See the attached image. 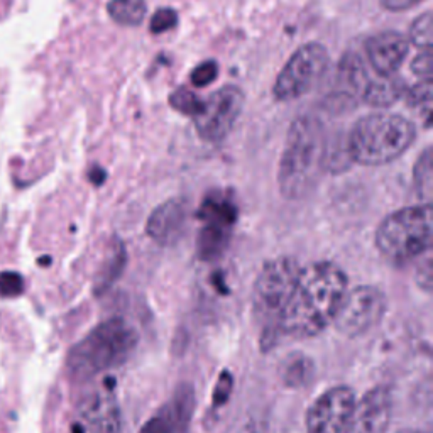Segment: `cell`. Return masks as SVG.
I'll return each mask as SVG.
<instances>
[{
    "instance_id": "6da1fadb",
    "label": "cell",
    "mask_w": 433,
    "mask_h": 433,
    "mask_svg": "<svg viewBox=\"0 0 433 433\" xmlns=\"http://www.w3.org/2000/svg\"><path fill=\"white\" fill-rule=\"evenodd\" d=\"M349 279L334 262H313L302 268L287 307L278 320V332L289 337H315L334 324Z\"/></svg>"
},
{
    "instance_id": "7a4b0ae2",
    "label": "cell",
    "mask_w": 433,
    "mask_h": 433,
    "mask_svg": "<svg viewBox=\"0 0 433 433\" xmlns=\"http://www.w3.org/2000/svg\"><path fill=\"white\" fill-rule=\"evenodd\" d=\"M325 131L319 119L299 117L293 122L281 158L278 183L281 195L298 200L310 193L325 171Z\"/></svg>"
},
{
    "instance_id": "3957f363",
    "label": "cell",
    "mask_w": 433,
    "mask_h": 433,
    "mask_svg": "<svg viewBox=\"0 0 433 433\" xmlns=\"http://www.w3.org/2000/svg\"><path fill=\"white\" fill-rule=\"evenodd\" d=\"M137 345L134 327L121 317L96 325L71 347L66 359L68 376L73 381H89L122 366Z\"/></svg>"
},
{
    "instance_id": "277c9868",
    "label": "cell",
    "mask_w": 433,
    "mask_h": 433,
    "mask_svg": "<svg viewBox=\"0 0 433 433\" xmlns=\"http://www.w3.org/2000/svg\"><path fill=\"white\" fill-rule=\"evenodd\" d=\"M417 137V127L398 114H371L359 119L347 139V156L362 166H382L398 159Z\"/></svg>"
},
{
    "instance_id": "5b68a950",
    "label": "cell",
    "mask_w": 433,
    "mask_h": 433,
    "mask_svg": "<svg viewBox=\"0 0 433 433\" xmlns=\"http://www.w3.org/2000/svg\"><path fill=\"white\" fill-rule=\"evenodd\" d=\"M432 236V206H408L388 215L379 224L376 230V247L386 259L402 264L428 252Z\"/></svg>"
},
{
    "instance_id": "8992f818",
    "label": "cell",
    "mask_w": 433,
    "mask_h": 433,
    "mask_svg": "<svg viewBox=\"0 0 433 433\" xmlns=\"http://www.w3.org/2000/svg\"><path fill=\"white\" fill-rule=\"evenodd\" d=\"M302 268L293 257H278L266 262L252 293V305L257 317L268 324V334L278 330V320L292 297Z\"/></svg>"
},
{
    "instance_id": "52a82bcc",
    "label": "cell",
    "mask_w": 433,
    "mask_h": 433,
    "mask_svg": "<svg viewBox=\"0 0 433 433\" xmlns=\"http://www.w3.org/2000/svg\"><path fill=\"white\" fill-rule=\"evenodd\" d=\"M330 54L325 46L308 43L298 49L276 78L274 96L281 102H292L307 95L319 85L329 70Z\"/></svg>"
},
{
    "instance_id": "ba28073f",
    "label": "cell",
    "mask_w": 433,
    "mask_h": 433,
    "mask_svg": "<svg viewBox=\"0 0 433 433\" xmlns=\"http://www.w3.org/2000/svg\"><path fill=\"white\" fill-rule=\"evenodd\" d=\"M386 294L379 288L364 284L347 289L332 325L345 337L356 339L379 324L386 313Z\"/></svg>"
},
{
    "instance_id": "9c48e42d",
    "label": "cell",
    "mask_w": 433,
    "mask_h": 433,
    "mask_svg": "<svg viewBox=\"0 0 433 433\" xmlns=\"http://www.w3.org/2000/svg\"><path fill=\"white\" fill-rule=\"evenodd\" d=\"M244 107V94L237 86H224L201 102L193 117L198 136L206 142H220L237 122Z\"/></svg>"
},
{
    "instance_id": "30bf717a",
    "label": "cell",
    "mask_w": 433,
    "mask_h": 433,
    "mask_svg": "<svg viewBox=\"0 0 433 433\" xmlns=\"http://www.w3.org/2000/svg\"><path fill=\"white\" fill-rule=\"evenodd\" d=\"M356 393L349 386L324 391L307 412V433H344L356 407Z\"/></svg>"
},
{
    "instance_id": "8fae6325",
    "label": "cell",
    "mask_w": 433,
    "mask_h": 433,
    "mask_svg": "<svg viewBox=\"0 0 433 433\" xmlns=\"http://www.w3.org/2000/svg\"><path fill=\"white\" fill-rule=\"evenodd\" d=\"M195 413V391L188 382L179 384L171 398L142 425L139 433H190Z\"/></svg>"
},
{
    "instance_id": "7c38bea8",
    "label": "cell",
    "mask_w": 433,
    "mask_h": 433,
    "mask_svg": "<svg viewBox=\"0 0 433 433\" xmlns=\"http://www.w3.org/2000/svg\"><path fill=\"white\" fill-rule=\"evenodd\" d=\"M393 417V398L388 388L376 386L356 402L344 433H386Z\"/></svg>"
},
{
    "instance_id": "4fadbf2b",
    "label": "cell",
    "mask_w": 433,
    "mask_h": 433,
    "mask_svg": "<svg viewBox=\"0 0 433 433\" xmlns=\"http://www.w3.org/2000/svg\"><path fill=\"white\" fill-rule=\"evenodd\" d=\"M78 413L83 428L89 433H121L122 414L112 391H91L81 399Z\"/></svg>"
},
{
    "instance_id": "5bb4252c",
    "label": "cell",
    "mask_w": 433,
    "mask_h": 433,
    "mask_svg": "<svg viewBox=\"0 0 433 433\" xmlns=\"http://www.w3.org/2000/svg\"><path fill=\"white\" fill-rule=\"evenodd\" d=\"M409 43L399 32H381L367 39L366 53L379 76L394 75L408 56Z\"/></svg>"
},
{
    "instance_id": "9a60e30c",
    "label": "cell",
    "mask_w": 433,
    "mask_h": 433,
    "mask_svg": "<svg viewBox=\"0 0 433 433\" xmlns=\"http://www.w3.org/2000/svg\"><path fill=\"white\" fill-rule=\"evenodd\" d=\"M186 222V205L185 201L173 200L159 205L149 219H147L146 230L149 237L159 244H171L181 236Z\"/></svg>"
},
{
    "instance_id": "2e32d148",
    "label": "cell",
    "mask_w": 433,
    "mask_h": 433,
    "mask_svg": "<svg viewBox=\"0 0 433 433\" xmlns=\"http://www.w3.org/2000/svg\"><path fill=\"white\" fill-rule=\"evenodd\" d=\"M237 209L234 205L232 198L222 193L209 195L198 210V219L204 220L205 225H215V227L229 229L236 222Z\"/></svg>"
},
{
    "instance_id": "e0dca14e",
    "label": "cell",
    "mask_w": 433,
    "mask_h": 433,
    "mask_svg": "<svg viewBox=\"0 0 433 433\" xmlns=\"http://www.w3.org/2000/svg\"><path fill=\"white\" fill-rule=\"evenodd\" d=\"M404 81L396 75L379 76L376 80H369L364 90L362 99L372 107H389L396 100L404 95Z\"/></svg>"
},
{
    "instance_id": "ac0fdd59",
    "label": "cell",
    "mask_w": 433,
    "mask_h": 433,
    "mask_svg": "<svg viewBox=\"0 0 433 433\" xmlns=\"http://www.w3.org/2000/svg\"><path fill=\"white\" fill-rule=\"evenodd\" d=\"M337 75H339L340 89H344L340 91V95L362 96L369 78H367V70L364 68L362 59L359 58L357 54L354 53L345 54L342 61H340Z\"/></svg>"
},
{
    "instance_id": "d6986e66",
    "label": "cell",
    "mask_w": 433,
    "mask_h": 433,
    "mask_svg": "<svg viewBox=\"0 0 433 433\" xmlns=\"http://www.w3.org/2000/svg\"><path fill=\"white\" fill-rule=\"evenodd\" d=\"M107 11L117 24L136 27L144 21L147 7L146 0H110Z\"/></svg>"
},
{
    "instance_id": "ffe728a7",
    "label": "cell",
    "mask_w": 433,
    "mask_h": 433,
    "mask_svg": "<svg viewBox=\"0 0 433 433\" xmlns=\"http://www.w3.org/2000/svg\"><path fill=\"white\" fill-rule=\"evenodd\" d=\"M414 188L418 196L423 200V205H430L433 191V156L432 147H427L414 166Z\"/></svg>"
},
{
    "instance_id": "44dd1931",
    "label": "cell",
    "mask_w": 433,
    "mask_h": 433,
    "mask_svg": "<svg viewBox=\"0 0 433 433\" xmlns=\"http://www.w3.org/2000/svg\"><path fill=\"white\" fill-rule=\"evenodd\" d=\"M229 229L215 227V225H204L198 234V252L205 259L219 256L227 246Z\"/></svg>"
},
{
    "instance_id": "7402d4cb",
    "label": "cell",
    "mask_w": 433,
    "mask_h": 433,
    "mask_svg": "<svg viewBox=\"0 0 433 433\" xmlns=\"http://www.w3.org/2000/svg\"><path fill=\"white\" fill-rule=\"evenodd\" d=\"M432 102H433L432 80H420L418 85L409 89L407 95L408 107L412 109L414 114H418L420 117L425 119L427 122H430L432 117Z\"/></svg>"
},
{
    "instance_id": "603a6c76",
    "label": "cell",
    "mask_w": 433,
    "mask_h": 433,
    "mask_svg": "<svg viewBox=\"0 0 433 433\" xmlns=\"http://www.w3.org/2000/svg\"><path fill=\"white\" fill-rule=\"evenodd\" d=\"M433 38V16L430 11L423 12L420 17H417L409 27V39L413 44H417L422 49H432Z\"/></svg>"
},
{
    "instance_id": "cb8c5ba5",
    "label": "cell",
    "mask_w": 433,
    "mask_h": 433,
    "mask_svg": "<svg viewBox=\"0 0 433 433\" xmlns=\"http://www.w3.org/2000/svg\"><path fill=\"white\" fill-rule=\"evenodd\" d=\"M169 105L178 112L195 117L201 107V100L188 89H176L169 95Z\"/></svg>"
},
{
    "instance_id": "d4e9b609",
    "label": "cell",
    "mask_w": 433,
    "mask_h": 433,
    "mask_svg": "<svg viewBox=\"0 0 433 433\" xmlns=\"http://www.w3.org/2000/svg\"><path fill=\"white\" fill-rule=\"evenodd\" d=\"M24 278L16 271H4L0 273V297L16 298L24 293Z\"/></svg>"
},
{
    "instance_id": "484cf974",
    "label": "cell",
    "mask_w": 433,
    "mask_h": 433,
    "mask_svg": "<svg viewBox=\"0 0 433 433\" xmlns=\"http://www.w3.org/2000/svg\"><path fill=\"white\" fill-rule=\"evenodd\" d=\"M176 22H178L176 11L171 7H164V9H159V11H156L154 16L151 17L149 29L153 34H161V32L173 29V27L176 26Z\"/></svg>"
},
{
    "instance_id": "4316f807",
    "label": "cell",
    "mask_w": 433,
    "mask_h": 433,
    "mask_svg": "<svg viewBox=\"0 0 433 433\" xmlns=\"http://www.w3.org/2000/svg\"><path fill=\"white\" fill-rule=\"evenodd\" d=\"M216 73H219V66L210 59V61L198 64L195 70L191 71V83L195 86H206L215 80Z\"/></svg>"
},
{
    "instance_id": "83f0119b",
    "label": "cell",
    "mask_w": 433,
    "mask_h": 433,
    "mask_svg": "<svg viewBox=\"0 0 433 433\" xmlns=\"http://www.w3.org/2000/svg\"><path fill=\"white\" fill-rule=\"evenodd\" d=\"M432 49H422L412 61V71L422 80H432Z\"/></svg>"
},
{
    "instance_id": "f1b7e54d",
    "label": "cell",
    "mask_w": 433,
    "mask_h": 433,
    "mask_svg": "<svg viewBox=\"0 0 433 433\" xmlns=\"http://www.w3.org/2000/svg\"><path fill=\"white\" fill-rule=\"evenodd\" d=\"M382 4V7L388 9V11L393 12H402L407 11V9H412L417 6V4L423 2V0H379Z\"/></svg>"
},
{
    "instance_id": "f546056e",
    "label": "cell",
    "mask_w": 433,
    "mask_h": 433,
    "mask_svg": "<svg viewBox=\"0 0 433 433\" xmlns=\"http://www.w3.org/2000/svg\"><path fill=\"white\" fill-rule=\"evenodd\" d=\"M105 176H107V174H105L104 169H100V168H94L90 173V179L94 185H102Z\"/></svg>"
},
{
    "instance_id": "4dcf8cb0",
    "label": "cell",
    "mask_w": 433,
    "mask_h": 433,
    "mask_svg": "<svg viewBox=\"0 0 433 433\" xmlns=\"http://www.w3.org/2000/svg\"><path fill=\"white\" fill-rule=\"evenodd\" d=\"M396 433H423V432H420V430H399Z\"/></svg>"
}]
</instances>
